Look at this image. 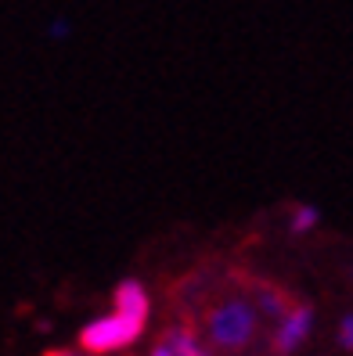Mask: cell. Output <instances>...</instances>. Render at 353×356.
<instances>
[{"label":"cell","instance_id":"9","mask_svg":"<svg viewBox=\"0 0 353 356\" xmlns=\"http://www.w3.org/2000/svg\"><path fill=\"white\" fill-rule=\"evenodd\" d=\"M69 29H72V26H69V18H54V22L47 26V36H51V40H65Z\"/></svg>","mask_w":353,"mask_h":356},{"label":"cell","instance_id":"3","mask_svg":"<svg viewBox=\"0 0 353 356\" xmlns=\"http://www.w3.org/2000/svg\"><path fill=\"white\" fill-rule=\"evenodd\" d=\"M314 327H317V309L310 306V302H292L285 317L274 324L271 353H274V356H296V353L310 342Z\"/></svg>","mask_w":353,"mask_h":356},{"label":"cell","instance_id":"10","mask_svg":"<svg viewBox=\"0 0 353 356\" xmlns=\"http://www.w3.org/2000/svg\"><path fill=\"white\" fill-rule=\"evenodd\" d=\"M148 356H180V353H177V349H173V342H170V339H166V334H162V339H159V342L152 346V353H148Z\"/></svg>","mask_w":353,"mask_h":356},{"label":"cell","instance_id":"7","mask_svg":"<svg viewBox=\"0 0 353 356\" xmlns=\"http://www.w3.org/2000/svg\"><path fill=\"white\" fill-rule=\"evenodd\" d=\"M321 209L314 202H296L292 209H288V234L292 238H306V234H314V230L321 227Z\"/></svg>","mask_w":353,"mask_h":356},{"label":"cell","instance_id":"8","mask_svg":"<svg viewBox=\"0 0 353 356\" xmlns=\"http://www.w3.org/2000/svg\"><path fill=\"white\" fill-rule=\"evenodd\" d=\"M336 346H339L343 353H353V309L343 313L339 324H336Z\"/></svg>","mask_w":353,"mask_h":356},{"label":"cell","instance_id":"5","mask_svg":"<svg viewBox=\"0 0 353 356\" xmlns=\"http://www.w3.org/2000/svg\"><path fill=\"white\" fill-rule=\"evenodd\" d=\"M253 302H256V309H260V317H263V321H274V324L288 313V306H292L288 291H281V288L271 284V281H256V284H253Z\"/></svg>","mask_w":353,"mask_h":356},{"label":"cell","instance_id":"12","mask_svg":"<svg viewBox=\"0 0 353 356\" xmlns=\"http://www.w3.org/2000/svg\"><path fill=\"white\" fill-rule=\"evenodd\" d=\"M350 284H353V266H350Z\"/></svg>","mask_w":353,"mask_h":356},{"label":"cell","instance_id":"6","mask_svg":"<svg viewBox=\"0 0 353 356\" xmlns=\"http://www.w3.org/2000/svg\"><path fill=\"white\" fill-rule=\"evenodd\" d=\"M162 334L173 342V349H177L180 356H217V349L205 346V342L198 339V331H195V327H188V324H170Z\"/></svg>","mask_w":353,"mask_h":356},{"label":"cell","instance_id":"11","mask_svg":"<svg viewBox=\"0 0 353 356\" xmlns=\"http://www.w3.org/2000/svg\"><path fill=\"white\" fill-rule=\"evenodd\" d=\"M47 356H91V353H72V349H54V353H47Z\"/></svg>","mask_w":353,"mask_h":356},{"label":"cell","instance_id":"1","mask_svg":"<svg viewBox=\"0 0 353 356\" xmlns=\"http://www.w3.org/2000/svg\"><path fill=\"white\" fill-rule=\"evenodd\" d=\"M260 309L253 296H223L217 299L198 321V339L217 353H245L260 334Z\"/></svg>","mask_w":353,"mask_h":356},{"label":"cell","instance_id":"4","mask_svg":"<svg viewBox=\"0 0 353 356\" xmlns=\"http://www.w3.org/2000/svg\"><path fill=\"white\" fill-rule=\"evenodd\" d=\"M112 309L123 313V317H130V321L148 324V317H152V296H148V284L137 281V277H123V281L112 288Z\"/></svg>","mask_w":353,"mask_h":356},{"label":"cell","instance_id":"2","mask_svg":"<svg viewBox=\"0 0 353 356\" xmlns=\"http://www.w3.org/2000/svg\"><path fill=\"white\" fill-rule=\"evenodd\" d=\"M141 334H144L141 321H130V317H123V313L112 309V313L94 317L79 331V349H87L91 356H109V353H119V349L134 346Z\"/></svg>","mask_w":353,"mask_h":356}]
</instances>
